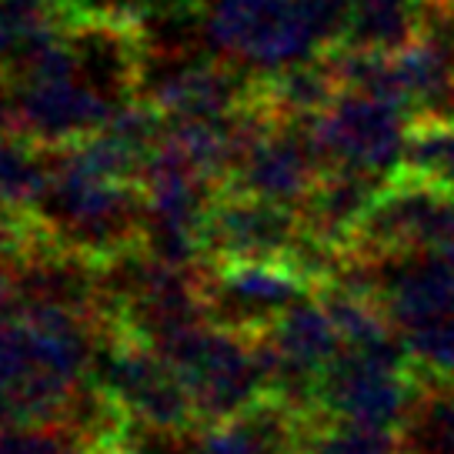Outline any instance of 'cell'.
I'll return each instance as SVG.
<instances>
[{"label": "cell", "mask_w": 454, "mask_h": 454, "mask_svg": "<svg viewBox=\"0 0 454 454\" xmlns=\"http://www.w3.org/2000/svg\"><path fill=\"white\" fill-rule=\"evenodd\" d=\"M351 0H207V41L234 64L270 74L344 43Z\"/></svg>", "instance_id": "cell-1"}, {"label": "cell", "mask_w": 454, "mask_h": 454, "mask_svg": "<svg viewBox=\"0 0 454 454\" xmlns=\"http://www.w3.org/2000/svg\"><path fill=\"white\" fill-rule=\"evenodd\" d=\"M51 191L41 200V221L54 241L98 268L144 244L147 200L141 181H114L87 170L64 147L51 151Z\"/></svg>", "instance_id": "cell-2"}, {"label": "cell", "mask_w": 454, "mask_h": 454, "mask_svg": "<svg viewBox=\"0 0 454 454\" xmlns=\"http://www.w3.org/2000/svg\"><path fill=\"white\" fill-rule=\"evenodd\" d=\"M327 168H357L374 177H395L411 141V114L395 100L340 87L338 98L308 121Z\"/></svg>", "instance_id": "cell-3"}, {"label": "cell", "mask_w": 454, "mask_h": 454, "mask_svg": "<svg viewBox=\"0 0 454 454\" xmlns=\"http://www.w3.org/2000/svg\"><path fill=\"white\" fill-rule=\"evenodd\" d=\"M395 251H454V187L404 168L384 181L348 244V254Z\"/></svg>", "instance_id": "cell-4"}, {"label": "cell", "mask_w": 454, "mask_h": 454, "mask_svg": "<svg viewBox=\"0 0 454 454\" xmlns=\"http://www.w3.org/2000/svg\"><path fill=\"white\" fill-rule=\"evenodd\" d=\"M421 395L425 381L411 364L344 348L317 381V411L401 431Z\"/></svg>", "instance_id": "cell-5"}, {"label": "cell", "mask_w": 454, "mask_h": 454, "mask_svg": "<svg viewBox=\"0 0 454 454\" xmlns=\"http://www.w3.org/2000/svg\"><path fill=\"white\" fill-rule=\"evenodd\" d=\"M211 325L231 331L268 327L284 308L314 294V287L287 261H217L207 257L200 281Z\"/></svg>", "instance_id": "cell-6"}, {"label": "cell", "mask_w": 454, "mask_h": 454, "mask_svg": "<svg viewBox=\"0 0 454 454\" xmlns=\"http://www.w3.org/2000/svg\"><path fill=\"white\" fill-rule=\"evenodd\" d=\"M117 107H121L117 100L107 98L84 77L27 81V84H17L11 94L7 128L54 151L104 130Z\"/></svg>", "instance_id": "cell-7"}, {"label": "cell", "mask_w": 454, "mask_h": 454, "mask_svg": "<svg viewBox=\"0 0 454 454\" xmlns=\"http://www.w3.org/2000/svg\"><path fill=\"white\" fill-rule=\"evenodd\" d=\"M325 170L327 164L314 144L308 121H278L251 144V151L241 157L221 191L251 194L298 211Z\"/></svg>", "instance_id": "cell-8"}, {"label": "cell", "mask_w": 454, "mask_h": 454, "mask_svg": "<svg viewBox=\"0 0 454 454\" xmlns=\"http://www.w3.org/2000/svg\"><path fill=\"white\" fill-rule=\"evenodd\" d=\"M301 214L274 200L217 191L207 221V257L217 261H287L301 238Z\"/></svg>", "instance_id": "cell-9"}, {"label": "cell", "mask_w": 454, "mask_h": 454, "mask_svg": "<svg viewBox=\"0 0 454 454\" xmlns=\"http://www.w3.org/2000/svg\"><path fill=\"white\" fill-rule=\"evenodd\" d=\"M177 378L187 384V391L194 397L200 427L247 411L264 395L247 334L221 325H211L204 351L191 368L177 371Z\"/></svg>", "instance_id": "cell-10"}, {"label": "cell", "mask_w": 454, "mask_h": 454, "mask_svg": "<svg viewBox=\"0 0 454 454\" xmlns=\"http://www.w3.org/2000/svg\"><path fill=\"white\" fill-rule=\"evenodd\" d=\"M254 77H241L227 60H187L157 74L151 84L141 87L168 121L187 117H224L241 111L251 98Z\"/></svg>", "instance_id": "cell-11"}, {"label": "cell", "mask_w": 454, "mask_h": 454, "mask_svg": "<svg viewBox=\"0 0 454 454\" xmlns=\"http://www.w3.org/2000/svg\"><path fill=\"white\" fill-rule=\"evenodd\" d=\"M314 414H298L281 397L261 395L247 411L187 434V454H298L304 425Z\"/></svg>", "instance_id": "cell-12"}, {"label": "cell", "mask_w": 454, "mask_h": 454, "mask_svg": "<svg viewBox=\"0 0 454 454\" xmlns=\"http://www.w3.org/2000/svg\"><path fill=\"white\" fill-rule=\"evenodd\" d=\"M384 181L357 168H327L311 194L298 207L301 227L327 244L348 247L374 198L381 194Z\"/></svg>", "instance_id": "cell-13"}, {"label": "cell", "mask_w": 454, "mask_h": 454, "mask_svg": "<svg viewBox=\"0 0 454 454\" xmlns=\"http://www.w3.org/2000/svg\"><path fill=\"white\" fill-rule=\"evenodd\" d=\"M434 0H351V20L340 47L395 54L425 37Z\"/></svg>", "instance_id": "cell-14"}, {"label": "cell", "mask_w": 454, "mask_h": 454, "mask_svg": "<svg viewBox=\"0 0 454 454\" xmlns=\"http://www.w3.org/2000/svg\"><path fill=\"white\" fill-rule=\"evenodd\" d=\"M51 151L11 128H0V204L37 211L51 191Z\"/></svg>", "instance_id": "cell-15"}, {"label": "cell", "mask_w": 454, "mask_h": 454, "mask_svg": "<svg viewBox=\"0 0 454 454\" xmlns=\"http://www.w3.org/2000/svg\"><path fill=\"white\" fill-rule=\"evenodd\" d=\"M298 454H404V444L397 427L314 414L304 425Z\"/></svg>", "instance_id": "cell-16"}, {"label": "cell", "mask_w": 454, "mask_h": 454, "mask_svg": "<svg viewBox=\"0 0 454 454\" xmlns=\"http://www.w3.org/2000/svg\"><path fill=\"white\" fill-rule=\"evenodd\" d=\"M404 454H454V384H425L401 425Z\"/></svg>", "instance_id": "cell-17"}, {"label": "cell", "mask_w": 454, "mask_h": 454, "mask_svg": "<svg viewBox=\"0 0 454 454\" xmlns=\"http://www.w3.org/2000/svg\"><path fill=\"white\" fill-rule=\"evenodd\" d=\"M404 170L454 187V124H411Z\"/></svg>", "instance_id": "cell-18"}, {"label": "cell", "mask_w": 454, "mask_h": 454, "mask_svg": "<svg viewBox=\"0 0 454 454\" xmlns=\"http://www.w3.org/2000/svg\"><path fill=\"white\" fill-rule=\"evenodd\" d=\"M0 454H90L67 425L0 427Z\"/></svg>", "instance_id": "cell-19"}, {"label": "cell", "mask_w": 454, "mask_h": 454, "mask_svg": "<svg viewBox=\"0 0 454 454\" xmlns=\"http://www.w3.org/2000/svg\"><path fill=\"white\" fill-rule=\"evenodd\" d=\"M20 314V284H17V268L14 261L0 257V327H7L17 321Z\"/></svg>", "instance_id": "cell-20"}, {"label": "cell", "mask_w": 454, "mask_h": 454, "mask_svg": "<svg viewBox=\"0 0 454 454\" xmlns=\"http://www.w3.org/2000/svg\"><path fill=\"white\" fill-rule=\"evenodd\" d=\"M7 117H11V100L7 104L0 100V128H7Z\"/></svg>", "instance_id": "cell-21"}, {"label": "cell", "mask_w": 454, "mask_h": 454, "mask_svg": "<svg viewBox=\"0 0 454 454\" xmlns=\"http://www.w3.org/2000/svg\"><path fill=\"white\" fill-rule=\"evenodd\" d=\"M434 4H451V0H434Z\"/></svg>", "instance_id": "cell-22"}, {"label": "cell", "mask_w": 454, "mask_h": 454, "mask_svg": "<svg viewBox=\"0 0 454 454\" xmlns=\"http://www.w3.org/2000/svg\"><path fill=\"white\" fill-rule=\"evenodd\" d=\"M107 454H128V451H107Z\"/></svg>", "instance_id": "cell-23"}]
</instances>
